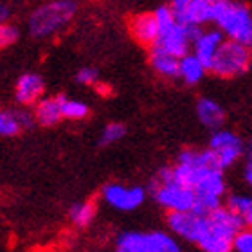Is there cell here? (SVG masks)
<instances>
[{"label": "cell", "instance_id": "13", "mask_svg": "<svg viewBox=\"0 0 252 252\" xmlns=\"http://www.w3.org/2000/svg\"><path fill=\"white\" fill-rule=\"evenodd\" d=\"M209 223L211 229L215 232L225 234L229 238H236V234L245 227V221L242 220V216L234 213L229 205H221L216 211H213L209 215Z\"/></svg>", "mask_w": 252, "mask_h": 252}, {"label": "cell", "instance_id": "29", "mask_svg": "<svg viewBox=\"0 0 252 252\" xmlns=\"http://www.w3.org/2000/svg\"><path fill=\"white\" fill-rule=\"evenodd\" d=\"M160 252H184L180 243L175 240L171 234L162 232V240H160Z\"/></svg>", "mask_w": 252, "mask_h": 252}, {"label": "cell", "instance_id": "3", "mask_svg": "<svg viewBox=\"0 0 252 252\" xmlns=\"http://www.w3.org/2000/svg\"><path fill=\"white\" fill-rule=\"evenodd\" d=\"M153 13L157 16L158 27H160L158 42L153 47H160L162 51L173 54L177 58H184L186 54H189V45L193 43L191 38H189V32L186 29V26L177 22L169 4L158 5Z\"/></svg>", "mask_w": 252, "mask_h": 252}, {"label": "cell", "instance_id": "1", "mask_svg": "<svg viewBox=\"0 0 252 252\" xmlns=\"http://www.w3.org/2000/svg\"><path fill=\"white\" fill-rule=\"evenodd\" d=\"M213 22L229 40L252 49V13L245 4L236 0H216Z\"/></svg>", "mask_w": 252, "mask_h": 252}, {"label": "cell", "instance_id": "8", "mask_svg": "<svg viewBox=\"0 0 252 252\" xmlns=\"http://www.w3.org/2000/svg\"><path fill=\"white\" fill-rule=\"evenodd\" d=\"M101 198L117 211H133L146 200V189L141 186L106 184L101 189Z\"/></svg>", "mask_w": 252, "mask_h": 252}, {"label": "cell", "instance_id": "24", "mask_svg": "<svg viewBox=\"0 0 252 252\" xmlns=\"http://www.w3.org/2000/svg\"><path fill=\"white\" fill-rule=\"evenodd\" d=\"M125 133H126L125 125H121V123H110V125H106L103 128V131H101L99 144L101 146H110L114 142L121 141L123 137H125Z\"/></svg>", "mask_w": 252, "mask_h": 252}, {"label": "cell", "instance_id": "2", "mask_svg": "<svg viewBox=\"0 0 252 252\" xmlns=\"http://www.w3.org/2000/svg\"><path fill=\"white\" fill-rule=\"evenodd\" d=\"M76 11H78V4L74 0H53V2L40 5L29 15V20H27L31 36H53L70 24Z\"/></svg>", "mask_w": 252, "mask_h": 252}, {"label": "cell", "instance_id": "28", "mask_svg": "<svg viewBox=\"0 0 252 252\" xmlns=\"http://www.w3.org/2000/svg\"><path fill=\"white\" fill-rule=\"evenodd\" d=\"M189 4H191V0H171L169 2V7H171V11H173V15L179 24L184 22L186 11H188Z\"/></svg>", "mask_w": 252, "mask_h": 252}, {"label": "cell", "instance_id": "23", "mask_svg": "<svg viewBox=\"0 0 252 252\" xmlns=\"http://www.w3.org/2000/svg\"><path fill=\"white\" fill-rule=\"evenodd\" d=\"M60 101H62V114L63 119H68V121H79V119H85L89 116V106L85 105L83 101L78 99H68L67 95H60Z\"/></svg>", "mask_w": 252, "mask_h": 252}, {"label": "cell", "instance_id": "25", "mask_svg": "<svg viewBox=\"0 0 252 252\" xmlns=\"http://www.w3.org/2000/svg\"><path fill=\"white\" fill-rule=\"evenodd\" d=\"M18 38H20V31H18L16 26L7 24V22H4V24L0 26V47L2 49L11 47L13 43L18 42Z\"/></svg>", "mask_w": 252, "mask_h": 252}, {"label": "cell", "instance_id": "16", "mask_svg": "<svg viewBox=\"0 0 252 252\" xmlns=\"http://www.w3.org/2000/svg\"><path fill=\"white\" fill-rule=\"evenodd\" d=\"M150 65L162 78H180V58L166 53L160 47L150 49Z\"/></svg>", "mask_w": 252, "mask_h": 252}, {"label": "cell", "instance_id": "22", "mask_svg": "<svg viewBox=\"0 0 252 252\" xmlns=\"http://www.w3.org/2000/svg\"><path fill=\"white\" fill-rule=\"evenodd\" d=\"M225 205H229L234 213L242 216L245 227L252 229V194L247 193H232L227 196Z\"/></svg>", "mask_w": 252, "mask_h": 252}, {"label": "cell", "instance_id": "19", "mask_svg": "<svg viewBox=\"0 0 252 252\" xmlns=\"http://www.w3.org/2000/svg\"><path fill=\"white\" fill-rule=\"evenodd\" d=\"M205 70H207V67L194 53H189L184 58H180V78L184 79V83L196 85L205 76Z\"/></svg>", "mask_w": 252, "mask_h": 252}, {"label": "cell", "instance_id": "27", "mask_svg": "<svg viewBox=\"0 0 252 252\" xmlns=\"http://www.w3.org/2000/svg\"><path fill=\"white\" fill-rule=\"evenodd\" d=\"M76 79L81 85H97V70L92 67L79 68L78 74H76Z\"/></svg>", "mask_w": 252, "mask_h": 252}, {"label": "cell", "instance_id": "30", "mask_svg": "<svg viewBox=\"0 0 252 252\" xmlns=\"http://www.w3.org/2000/svg\"><path fill=\"white\" fill-rule=\"evenodd\" d=\"M245 180L252 188V142L247 148V164H245Z\"/></svg>", "mask_w": 252, "mask_h": 252}, {"label": "cell", "instance_id": "9", "mask_svg": "<svg viewBox=\"0 0 252 252\" xmlns=\"http://www.w3.org/2000/svg\"><path fill=\"white\" fill-rule=\"evenodd\" d=\"M162 231H126L117 236L116 252H160Z\"/></svg>", "mask_w": 252, "mask_h": 252}, {"label": "cell", "instance_id": "12", "mask_svg": "<svg viewBox=\"0 0 252 252\" xmlns=\"http://www.w3.org/2000/svg\"><path fill=\"white\" fill-rule=\"evenodd\" d=\"M36 123L34 112L24 110V108H9V110L0 112V135L2 137H15L22 130L32 128Z\"/></svg>", "mask_w": 252, "mask_h": 252}, {"label": "cell", "instance_id": "4", "mask_svg": "<svg viewBox=\"0 0 252 252\" xmlns=\"http://www.w3.org/2000/svg\"><path fill=\"white\" fill-rule=\"evenodd\" d=\"M252 63V49L243 45L240 42L229 40L221 43V47L218 49L215 60L211 63L209 72H213L218 78H236L242 76L251 68Z\"/></svg>", "mask_w": 252, "mask_h": 252}, {"label": "cell", "instance_id": "17", "mask_svg": "<svg viewBox=\"0 0 252 252\" xmlns=\"http://www.w3.org/2000/svg\"><path fill=\"white\" fill-rule=\"evenodd\" d=\"M34 117H36L38 125L42 126L58 125L63 119L60 95H56V97H42L34 106Z\"/></svg>", "mask_w": 252, "mask_h": 252}, {"label": "cell", "instance_id": "21", "mask_svg": "<svg viewBox=\"0 0 252 252\" xmlns=\"http://www.w3.org/2000/svg\"><path fill=\"white\" fill-rule=\"evenodd\" d=\"M198 247L202 249V252H234V240L209 229L204 240L198 243Z\"/></svg>", "mask_w": 252, "mask_h": 252}, {"label": "cell", "instance_id": "18", "mask_svg": "<svg viewBox=\"0 0 252 252\" xmlns=\"http://www.w3.org/2000/svg\"><path fill=\"white\" fill-rule=\"evenodd\" d=\"M215 2L216 0H191L182 26H188V24L204 26L207 22H213V5H215Z\"/></svg>", "mask_w": 252, "mask_h": 252}, {"label": "cell", "instance_id": "6", "mask_svg": "<svg viewBox=\"0 0 252 252\" xmlns=\"http://www.w3.org/2000/svg\"><path fill=\"white\" fill-rule=\"evenodd\" d=\"M166 225H168V229L177 238L189 243H196V245L204 240L205 234L211 229L209 216L200 215L196 211H175V213H168Z\"/></svg>", "mask_w": 252, "mask_h": 252}, {"label": "cell", "instance_id": "32", "mask_svg": "<svg viewBox=\"0 0 252 252\" xmlns=\"http://www.w3.org/2000/svg\"><path fill=\"white\" fill-rule=\"evenodd\" d=\"M95 87H97V90H99L101 94H108V92H110V89H108V87H106V85H101V83H97V85H95Z\"/></svg>", "mask_w": 252, "mask_h": 252}, {"label": "cell", "instance_id": "5", "mask_svg": "<svg viewBox=\"0 0 252 252\" xmlns=\"http://www.w3.org/2000/svg\"><path fill=\"white\" fill-rule=\"evenodd\" d=\"M153 198L160 207L175 213V211H193L196 204V193L193 188L180 184L177 180H169V182H158L153 179L150 184Z\"/></svg>", "mask_w": 252, "mask_h": 252}, {"label": "cell", "instance_id": "31", "mask_svg": "<svg viewBox=\"0 0 252 252\" xmlns=\"http://www.w3.org/2000/svg\"><path fill=\"white\" fill-rule=\"evenodd\" d=\"M9 15H11L9 5H5V4L0 5V20H2V24H4V22H7V18H9Z\"/></svg>", "mask_w": 252, "mask_h": 252}, {"label": "cell", "instance_id": "14", "mask_svg": "<svg viewBox=\"0 0 252 252\" xmlns=\"http://www.w3.org/2000/svg\"><path fill=\"white\" fill-rule=\"evenodd\" d=\"M225 34L220 31V29H207V31H202L196 40L193 43V53L202 60L207 70H209L211 63L215 60L216 53H218V49L221 47V43L225 42Z\"/></svg>", "mask_w": 252, "mask_h": 252}, {"label": "cell", "instance_id": "26", "mask_svg": "<svg viewBox=\"0 0 252 252\" xmlns=\"http://www.w3.org/2000/svg\"><path fill=\"white\" fill-rule=\"evenodd\" d=\"M234 252H252V229L243 227L234 238Z\"/></svg>", "mask_w": 252, "mask_h": 252}, {"label": "cell", "instance_id": "20", "mask_svg": "<svg viewBox=\"0 0 252 252\" xmlns=\"http://www.w3.org/2000/svg\"><path fill=\"white\" fill-rule=\"evenodd\" d=\"M95 213H97V205L92 200H85V202H78L74 204L70 209H68V218L74 225L83 229V227L90 225L92 220L95 218Z\"/></svg>", "mask_w": 252, "mask_h": 252}, {"label": "cell", "instance_id": "10", "mask_svg": "<svg viewBox=\"0 0 252 252\" xmlns=\"http://www.w3.org/2000/svg\"><path fill=\"white\" fill-rule=\"evenodd\" d=\"M128 29H130L131 38L137 43H141L142 47L148 49H152L160 36V27H158L155 13H139V15L131 16L128 22Z\"/></svg>", "mask_w": 252, "mask_h": 252}, {"label": "cell", "instance_id": "11", "mask_svg": "<svg viewBox=\"0 0 252 252\" xmlns=\"http://www.w3.org/2000/svg\"><path fill=\"white\" fill-rule=\"evenodd\" d=\"M45 90V83L40 74L26 72L22 74L15 85V99L24 106L36 105L42 99V94Z\"/></svg>", "mask_w": 252, "mask_h": 252}, {"label": "cell", "instance_id": "15", "mask_svg": "<svg viewBox=\"0 0 252 252\" xmlns=\"http://www.w3.org/2000/svg\"><path fill=\"white\" fill-rule=\"evenodd\" d=\"M196 116L200 123L209 130H220L225 123V110L220 103H216L211 97H200L196 103Z\"/></svg>", "mask_w": 252, "mask_h": 252}, {"label": "cell", "instance_id": "7", "mask_svg": "<svg viewBox=\"0 0 252 252\" xmlns=\"http://www.w3.org/2000/svg\"><path fill=\"white\" fill-rule=\"evenodd\" d=\"M209 148L215 153L220 169L231 168L245 152V144H243L242 137L236 135L234 131L221 130V128L215 130V133L211 135Z\"/></svg>", "mask_w": 252, "mask_h": 252}]
</instances>
